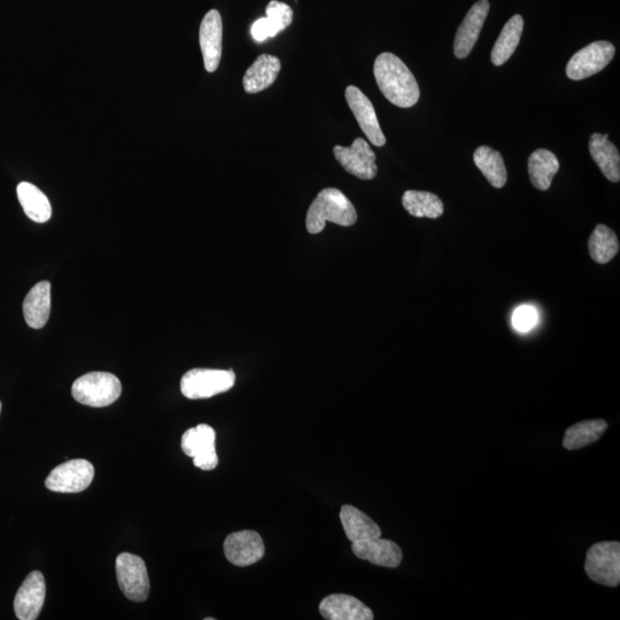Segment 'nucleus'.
Listing matches in <instances>:
<instances>
[{"label":"nucleus","mask_w":620,"mask_h":620,"mask_svg":"<svg viewBox=\"0 0 620 620\" xmlns=\"http://www.w3.org/2000/svg\"><path fill=\"white\" fill-rule=\"evenodd\" d=\"M267 17L271 28L275 35L288 28L293 21V11L288 4L273 0L267 6Z\"/></svg>","instance_id":"29"},{"label":"nucleus","mask_w":620,"mask_h":620,"mask_svg":"<svg viewBox=\"0 0 620 620\" xmlns=\"http://www.w3.org/2000/svg\"><path fill=\"white\" fill-rule=\"evenodd\" d=\"M95 468L87 460H71L58 465L45 480L46 488L57 493H80L91 485Z\"/></svg>","instance_id":"7"},{"label":"nucleus","mask_w":620,"mask_h":620,"mask_svg":"<svg viewBox=\"0 0 620 620\" xmlns=\"http://www.w3.org/2000/svg\"><path fill=\"white\" fill-rule=\"evenodd\" d=\"M20 204L30 220L45 223L51 219L52 207L48 197L36 185L22 182L18 185Z\"/></svg>","instance_id":"22"},{"label":"nucleus","mask_w":620,"mask_h":620,"mask_svg":"<svg viewBox=\"0 0 620 620\" xmlns=\"http://www.w3.org/2000/svg\"><path fill=\"white\" fill-rule=\"evenodd\" d=\"M46 584L40 571H33L23 581L14 600L15 615L20 620H35L44 606Z\"/></svg>","instance_id":"13"},{"label":"nucleus","mask_w":620,"mask_h":620,"mask_svg":"<svg viewBox=\"0 0 620 620\" xmlns=\"http://www.w3.org/2000/svg\"><path fill=\"white\" fill-rule=\"evenodd\" d=\"M252 36L257 42H265L270 37H275L273 28L270 27L266 18H261L253 23Z\"/></svg>","instance_id":"31"},{"label":"nucleus","mask_w":620,"mask_h":620,"mask_svg":"<svg viewBox=\"0 0 620 620\" xmlns=\"http://www.w3.org/2000/svg\"><path fill=\"white\" fill-rule=\"evenodd\" d=\"M51 313V283H37L23 301V315L31 329H42Z\"/></svg>","instance_id":"18"},{"label":"nucleus","mask_w":620,"mask_h":620,"mask_svg":"<svg viewBox=\"0 0 620 620\" xmlns=\"http://www.w3.org/2000/svg\"><path fill=\"white\" fill-rule=\"evenodd\" d=\"M281 60L271 54H261L247 69L243 84L247 93H259L273 85L281 72Z\"/></svg>","instance_id":"19"},{"label":"nucleus","mask_w":620,"mask_h":620,"mask_svg":"<svg viewBox=\"0 0 620 620\" xmlns=\"http://www.w3.org/2000/svg\"><path fill=\"white\" fill-rule=\"evenodd\" d=\"M402 205L410 215L418 219L428 217L436 220L445 212L443 201L434 193L426 191H406L402 197Z\"/></svg>","instance_id":"26"},{"label":"nucleus","mask_w":620,"mask_h":620,"mask_svg":"<svg viewBox=\"0 0 620 620\" xmlns=\"http://www.w3.org/2000/svg\"><path fill=\"white\" fill-rule=\"evenodd\" d=\"M615 53V46L606 41L587 45L570 59L567 66L569 79L581 81L600 73L614 59Z\"/></svg>","instance_id":"8"},{"label":"nucleus","mask_w":620,"mask_h":620,"mask_svg":"<svg viewBox=\"0 0 620 620\" xmlns=\"http://www.w3.org/2000/svg\"><path fill=\"white\" fill-rule=\"evenodd\" d=\"M488 11H490V3L488 0H479L471 7L464 18L462 25L457 30L454 41V53L456 58L464 59L469 56L472 49L478 41L480 31L484 26Z\"/></svg>","instance_id":"15"},{"label":"nucleus","mask_w":620,"mask_h":620,"mask_svg":"<svg viewBox=\"0 0 620 620\" xmlns=\"http://www.w3.org/2000/svg\"><path fill=\"white\" fill-rule=\"evenodd\" d=\"M345 97L350 106L356 121H358L363 134L367 136L369 142L377 147L386 144V138L377 119L375 107L370 99L359 89L350 85L346 88Z\"/></svg>","instance_id":"12"},{"label":"nucleus","mask_w":620,"mask_h":620,"mask_svg":"<svg viewBox=\"0 0 620 620\" xmlns=\"http://www.w3.org/2000/svg\"><path fill=\"white\" fill-rule=\"evenodd\" d=\"M236 383L232 370L192 369L182 377L181 391L191 400L208 399L228 392Z\"/></svg>","instance_id":"4"},{"label":"nucleus","mask_w":620,"mask_h":620,"mask_svg":"<svg viewBox=\"0 0 620 620\" xmlns=\"http://www.w3.org/2000/svg\"><path fill=\"white\" fill-rule=\"evenodd\" d=\"M333 154L348 174L364 181L374 180L377 176L376 154L363 138H356L351 147H333Z\"/></svg>","instance_id":"10"},{"label":"nucleus","mask_w":620,"mask_h":620,"mask_svg":"<svg viewBox=\"0 0 620 620\" xmlns=\"http://www.w3.org/2000/svg\"><path fill=\"white\" fill-rule=\"evenodd\" d=\"M358 221V213L343 192L338 189H324L309 206L306 228L309 234H320L325 223L332 222L341 227H352Z\"/></svg>","instance_id":"2"},{"label":"nucleus","mask_w":620,"mask_h":620,"mask_svg":"<svg viewBox=\"0 0 620 620\" xmlns=\"http://www.w3.org/2000/svg\"><path fill=\"white\" fill-rule=\"evenodd\" d=\"M122 384L110 372H90L76 379L72 386L74 399L81 405L103 408L120 398Z\"/></svg>","instance_id":"3"},{"label":"nucleus","mask_w":620,"mask_h":620,"mask_svg":"<svg viewBox=\"0 0 620 620\" xmlns=\"http://www.w3.org/2000/svg\"><path fill=\"white\" fill-rule=\"evenodd\" d=\"M374 74L379 90L393 105L409 108L420 100V87L415 76L395 54H379L375 61Z\"/></svg>","instance_id":"1"},{"label":"nucleus","mask_w":620,"mask_h":620,"mask_svg":"<svg viewBox=\"0 0 620 620\" xmlns=\"http://www.w3.org/2000/svg\"><path fill=\"white\" fill-rule=\"evenodd\" d=\"M2 402H0V413H2Z\"/></svg>","instance_id":"32"},{"label":"nucleus","mask_w":620,"mask_h":620,"mask_svg":"<svg viewBox=\"0 0 620 620\" xmlns=\"http://www.w3.org/2000/svg\"><path fill=\"white\" fill-rule=\"evenodd\" d=\"M589 152L595 164L612 183L620 181V155L614 143L609 141L608 135L594 134L589 139Z\"/></svg>","instance_id":"20"},{"label":"nucleus","mask_w":620,"mask_h":620,"mask_svg":"<svg viewBox=\"0 0 620 620\" xmlns=\"http://www.w3.org/2000/svg\"><path fill=\"white\" fill-rule=\"evenodd\" d=\"M585 571L594 583L617 587L620 583V544L603 541L589 548Z\"/></svg>","instance_id":"5"},{"label":"nucleus","mask_w":620,"mask_h":620,"mask_svg":"<svg viewBox=\"0 0 620 620\" xmlns=\"http://www.w3.org/2000/svg\"><path fill=\"white\" fill-rule=\"evenodd\" d=\"M265 553V542L255 531L234 532L224 541V554L227 560L239 568L258 563Z\"/></svg>","instance_id":"11"},{"label":"nucleus","mask_w":620,"mask_h":620,"mask_svg":"<svg viewBox=\"0 0 620 620\" xmlns=\"http://www.w3.org/2000/svg\"><path fill=\"white\" fill-rule=\"evenodd\" d=\"M216 432L207 424H199L189 429L182 437V451L192 457L195 467L201 470H214L219 465L216 454Z\"/></svg>","instance_id":"9"},{"label":"nucleus","mask_w":620,"mask_h":620,"mask_svg":"<svg viewBox=\"0 0 620 620\" xmlns=\"http://www.w3.org/2000/svg\"><path fill=\"white\" fill-rule=\"evenodd\" d=\"M116 576L122 593L130 601L144 602L150 594V578L143 558L123 553L116 558Z\"/></svg>","instance_id":"6"},{"label":"nucleus","mask_w":620,"mask_h":620,"mask_svg":"<svg viewBox=\"0 0 620 620\" xmlns=\"http://www.w3.org/2000/svg\"><path fill=\"white\" fill-rule=\"evenodd\" d=\"M538 314L531 306H522L515 310L513 324L517 331H530L537 324Z\"/></svg>","instance_id":"30"},{"label":"nucleus","mask_w":620,"mask_h":620,"mask_svg":"<svg viewBox=\"0 0 620 620\" xmlns=\"http://www.w3.org/2000/svg\"><path fill=\"white\" fill-rule=\"evenodd\" d=\"M223 23L219 11H209L199 30V42L203 52L204 65L208 73L219 68L222 57Z\"/></svg>","instance_id":"14"},{"label":"nucleus","mask_w":620,"mask_h":620,"mask_svg":"<svg viewBox=\"0 0 620 620\" xmlns=\"http://www.w3.org/2000/svg\"><path fill=\"white\" fill-rule=\"evenodd\" d=\"M608 429L604 420H589L572 425L564 434L563 447L568 451L584 448L598 441Z\"/></svg>","instance_id":"27"},{"label":"nucleus","mask_w":620,"mask_h":620,"mask_svg":"<svg viewBox=\"0 0 620 620\" xmlns=\"http://www.w3.org/2000/svg\"><path fill=\"white\" fill-rule=\"evenodd\" d=\"M524 20L521 15H514L503 27L496 41L491 59L495 66H502L513 56L523 34Z\"/></svg>","instance_id":"25"},{"label":"nucleus","mask_w":620,"mask_h":620,"mask_svg":"<svg viewBox=\"0 0 620 620\" xmlns=\"http://www.w3.org/2000/svg\"><path fill=\"white\" fill-rule=\"evenodd\" d=\"M340 521L352 542L381 538L382 530L372 519L353 506H343Z\"/></svg>","instance_id":"21"},{"label":"nucleus","mask_w":620,"mask_h":620,"mask_svg":"<svg viewBox=\"0 0 620 620\" xmlns=\"http://www.w3.org/2000/svg\"><path fill=\"white\" fill-rule=\"evenodd\" d=\"M474 161L494 188L501 189L507 184V168L500 152L490 146H480L474 153Z\"/></svg>","instance_id":"24"},{"label":"nucleus","mask_w":620,"mask_h":620,"mask_svg":"<svg viewBox=\"0 0 620 620\" xmlns=\"http://www.w3.org/2000/svg\"><path fill=\"white\" fill-rule=\"evenodd\" d=\"M560 162L553 152L545 149L534 151L529 159V175L534 188L547 191L552 186Z\"/></svg>","instance_id":"23"},{"label":"nucleus","mask_w":620,"mask_h":620,"mask_svg":"<svg viewBox=\"0 0 620 620\" xmlns=\"http://www.w3.org/2000/svg\"><path fill=\"white\" fill-rule=\"evenodd\" d=\"M320 612L328 620H372L374 612L354 596L332 594L320 603Z\"/></svg>","instance_id":"17"},{"label":"nucleus","mask_w":620,"mask_h":620,"mask_svg":"<svg viewBox=\"0 0 620 620\" xmlns=\"http://www.w3.org/2000/svg\"><path fill=\"white\" fill-rule=\"evenodd\" d=\"M588 250L596 263L607 265L619 252L618 237L610 228L599 224L589 237Z\"/></svg>","instance_id":"28"},{"label":"nucleus","mask_w":620,"mask_h":620,"mask_svg":"<svg viewBox=\"0 0 620 620\" xmlns=\"http://www.w3.org/2000/svg\"><path fill=\"white\" fill-rule=\"evenodd\" d=\"M352 550L360 560L389 569L398 568L403 558L399 545L381 538L355 541Z\"/></svg>","instance_id":"16"}]
</instances>
